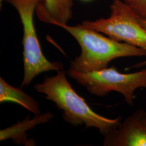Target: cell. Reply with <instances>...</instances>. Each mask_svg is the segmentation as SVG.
Listing matches in <instances>:
<instances>
[{
    "mask_svg": "<svg viewBox=\"0 0 146 146\" xmlns=\"http://www.w3.org/2000/svg\"><path fill=\"white\" fill-rule=\"evenodd\" d=\"M146 66V61H142L141 62L137 64H135L133 67H134V68H141L142 67H145Z\"/></svg>",
    "mask_w": 146,
    "mask_h": 146,
    "instance_id": "7c38bea8",
    "label": "cell"
},
{
    "mask_svg": "<svg viewBox=\"0 0 146 146\" xmlns=\"http://www.w3.org/2000/svg\"><path fill=\"white\" fill-rule=\"evenodd\" d=\"M58 26L73 36L81 47L80 55L71 61L70 66V69L76 72L86 73L104 69L117 58L146 56V50L142 48L115 41L81 24Z\"/></svg>",
    "mask_w": 146,
    "mask_h": 146,
    "instance_id": "7a4b0ae2",
    "label": "cell"
},
{
    "mask_svg": "<svg viewBox=\"0 0 146 146\" xmlns=\"http://www.w3.org/2000/svg\"><path fill=\"white\" fill-rule=\"evenodd\" d=\"M138 20L141 26L146 31V17H142L139 16Z\"/></svg>",
    "mask_w": 146,
    "mask_h": 146,
    "instance_id": "8fae6325",
    "label": "cell"
},
{
    "mask_svg": "<svg viewBox=\"0 0 146 146\" xmlns=\"http://www.w3.org/2000/svg\"><path fill=\"white\" fill-rule=\"evenodd\" d=\"M52 113L48 112L43 114L35 115V117L31 119L29 116L22 121L18 122L10 127L7 128L0 131V141H4L11 139L18 145L25 146H34L35 142L34 140L28 139L27 131L33 129L39 124L45 123L53 118Z\"/></svg>",
    "mask_w": 146,
    "mask_h": 146,
    "instance_id": "ba28073f",
    "label": "cell"
},
{
    "mask_svg": "<svg viewBox=\"0 0 146 146\" xmlns=\"http://www.w3.org/2000/svg\"><path fill=\"white\" fill-rule=\"evenodd\" d=\"M67 73L90 94L104 97L112 91L117 92L122 94L127 104L131 106L134 104L136 90L146 88V69L135 73L123 74L113 66L86 73L69 69Z\"/></svg>",
    "mask_w": 146,
    "mask_h": 146,
    "instance_id": "277c9868",
    "label": "cell"
},
{
    "mask_svg": "<svg viewBox=\"0 0 146 146\" xmlns=\"http://www.w3.org/2000/svg\"><path fill=\"white\" fill-rule=\"evenodd\" d=\"M110 8L108 18L84 21L81 25L103 33L115 41L146 51V31L139 22V15L121 0H113Z\"/></svg>",
    "mask_w": 146,
    "mask_h": 146,
    "instance_id": "5b68a950",
    "label": "cell"
},
{
    "mask_svg": "<svg viewBox=\"0 0 146 146\" xmlns=\"http://www.w3.org/2000/svg\"><path fill=\"white\" fill-rule=\"evenodd\" d=\"M14 102L19 104L35 115L41 114L38 103L31 96L24 92L21 87H15L0 78V102Z\"/></svg>",
    "mask_w": 146,
    "mask_h": 146,
    "instance_id": "9c48e42d",
    "label": "cell"
},
{
    "mask_svg": "<svg viewBox=\"0 0 146 146\" xmlns=\"http://www.w3.org/2000/svg\"><path fill=\"white\" fill-rule=\"evenodd\" d=\"M66 73L62 69L55 76H45L41 83L35 84L34 88L56 104L62 111L64 120L74 127L84 125L86 128H95L104 136L120 125L121 116L110 119L94 111L73 89Z\"/></svg>",
    "mask_w": 146,
    "mask_h": 146,
    "instance_id": "6da1fadb",
    "label": "cell"
},
{
    "mask_svg": "<svg viewBox=\"0 0 146 146\" xmlns=\"http://www.w3.org/2000/svg\"><path fill=\"white\" fill-rule=\"evenodd\" d=\"M73 0H44L36 13L40 21L58 26L67 25L73 17Z\"/></svg>",
    "mask_w": 146,
    "mask_h": 146,
    "instance_id": "52a82bcc",
    "label": "cell"
},
{
    "mask_svg": "<svg viewBox=\"0 0 146 146\" xmlns=\"http://www.w3.org/2000/svg\"><path fill=\"white\" fill-rule=\"evenodd\" d=\"M83 1H90V0H83Z\"/></svg>",
    "mask_w": 146,
    "mask_h": 146,
    "instance_id": "4fadbf2b",
    "label": "cell"
},
{
    "mask_svg": "<svg viewBox=\"0 0 146 146\" xmlns=\"http://www.w3.org/2000/svg\"><path fill=\"white\" fill-rule=\"evenodd\" d=\"M137 15L146 17V0H123Z\"/></svg>",
    "mask_w": 146,
    "mask_h": 146,
    "instance_id": "30bf717a",
    "label": "cell"
},
{
    "mask_svg": "<svg viewBox=\"0 0 146 146\" xmlns=\"http://www.w3.org/2000/svg\"><path fill=\"white\" fill-rule=\"evenodd\" d=\"M17 11L23 26L22 44L24 75L21 87L28 86L36 76L48 71L63 68L62 63L51 62L43 55L34 23V14L44 0H5Z\"/></svg>",
    "mask_w": 146,
    "mask_h": 146,
    "instance_id": "3957f363",
    "label": "cell"
},
{
    "mask_svg": "<svg viewBox=\"0 0 146 146\" xmlns=\"http://www.w3.org/2000/svg\"><path fill=\"white\" fill-rule=\"evenodd\" d=\"M104 146H146V111L136 110L104 135Z\"/></svg>",
    "mask_w": 146,
    "mask_h": 146,
    "instance_id": "8992f818",
    "label": "cell"
}]
</instances>
